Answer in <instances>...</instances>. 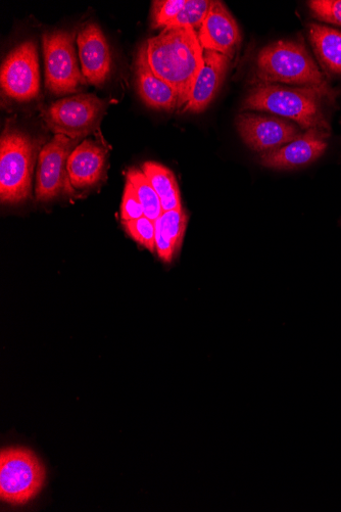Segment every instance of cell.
Returning a JSON list of instances; mask_svg holds the SVG:
<instances>
[{"label": "cell", "mask_w": 341, "mask_h": 512, "mask_svg": "<svg viewBox=\"0 0 341 512\" xmlns=\"http://www.w3.org/2000/svg\"><path fill=\"white\" fill-rule=\"evenodd\" d=\"M143 216V208L134 186L127 180L121 205V219L122 221H129Z\"/></svg>", "instance_id": "d4e9b609"}, {"label": "cell", "mask_w": 341, "mask_h": 512, "mask_svg": "<svg viewBox=\"0 0 341 512\" xmlns=\"http://www.w3.org/2000/svg\"><path fill=\"white\" fill-rule=\"evenodd\" d=\"M74 39V33L63 30L42 37L45 86L58 97L71 95L87 83L79 69Z\"/></svg>", "instance_id": "8992f818"}, {"label": "cell", "mask_w": 341, "mask_h": 512, "mask_svg": "<svg viewBox=\"0 0 341 512\" xmlns=\"http://www.w3.org/2000/svg\"><path fill=\"white\" fill-rule=\"evenodd\" d=\"M106 107V102L96 96L78 95L52 104L42 117L56 135L79 139L99 128Z\"/></svg>", "instance_id": "52a82bcc"}, {"label": "cell", "mask_w": 341, "mask_h": 512, "mask_svg": "<svg viewBox=\"0 0 341 512\" xmlns=\"http://www.w3.org/2000/svg\"><path fill=\"white\" fill-rule=\"evenodd\" d=\"M81 71L87 83L103 85L112 72V54L107 38L94 23L87 24L77 35Z\"/></svg>", "instance_id": "8fae6325"}, {"label": "cell", "mask_w": 341, "mask_h": 512, "mask_svg": "<svg viewBox=\"0 0 341 512\" xmlns=\"http://www.w3.org/2000/svg\"><path fill=\"white\" fill-rule=\"evenodd\" d=\"M186 0H156L153 3L152 23L155 28H166L181 12Z\"/></svg>", "instance_id": "603a6c76"}, {"label": "cell", "mask_w": 341, "mask_h": 512, "mask_svg": "<svg viewBox=\"0 0 341 512\" xmlns=\"http://www.w3.org/2000/svg\"><path fill=\"white\" fill-rule=\"evenodd\" d=\"M135 75L138 95L146 106L164 111L179 109L176 91L152 70L144 44L138 51Z\"/></svg>", "instance_id": "9a60e30c"}, {"label": "cell", "mask_w": 341, "mask_h": 512, "mask_svg": "<svg viewBox=\"0 0 341 512\" xmlns=\"http://www.w3.org/2000/svg\"><path fill=\"white\" fill-rule=\"evenodd\" d=\"M141 170L158 194L164 212L182 209L179 186L170 169L156 162H146Z\"/></svg>", "instance_id": "d6986e66"}, {"label": "cell", "mask_w": 341, "mask_h": 512, "mask_svg": "<svg viewBox=\"0 0 341 512\" xmlns=\"http://www.w3.org/2000/svg\"><path fill=\"white\" fill-rule=\"evenodd\" d=\"M256 75L261 83L312 88L323 99L333 101L335 98L334 90L303 42L279 40L265 46L256 60Z\"/></svg>", "instance_id": "7a4b0ae2"}, {"label": "cell", "mask_w": 341, "mask_h": 512, "mask_svg": "<svg viewBox=\"0 0 341 512\" xmlns=\"http://www.w3.org/2000/svg\"><path fill=\"white\" fill-rule=\"evenodd\" d=\"M205 51L232 59L241 42L239 27L222 2H212L209 14L198 32Z\"/></svg>", "instance_id": "4fadbf2b"}, {"label": "cell", "mask_w": 341, "mask_h": 512, "mask_svg": "<svg viewBox=\"0 0 341 512\" xmlns=\"http://www.w3.org/2000/svg\"><path fill=\"white\" fill-rule=\"evenodd\" d=\"M186 226L183 209L165 211L156 220V252L162 261L170 263L180 250Z\"/></svg>", "instance_id": "e0dca14e"}, {"label": "cell", "mask_w": 341, "mask_h": 512, "mask_svg": "<svg viewBox=\"0 0 341 512\" xmlns=\"http://www.w3.org/2000/svg\"><path fill=\"white\" fill-rule=\"evenodd\" d=\"M40 142L13 126L0 139V199L19 204L29 199L33 170Z\"/></svg>", "instance_id": "277c9868"}, {"label": "cell", "mask_w": 341, "mask_h": 512, "mask_svg": "<svg viewBox=\"0 0 341 512\" xmlns=\"http://www.w3.org/2000/svg\"><path fill=\"white\" fill-rule=\"evenodd\" d=\"M144 45L152 70L176 91L179 109L184 108L204 65L198 32L191 28H165Z\"/></svg>", "instance_id": "6da1fadb"}, {"label": "cell", "mask_w": 341, "mask_h": 512, "mask_svg": "<svg viewBox=\"0 0 341 512\" xmlns=\"http://www.w3.org/2000/svg\"><path fill=\"white\" fill-rule=\"evenodd\" d=\"M231 59L204 50V65L192 86L184 112L202 113L211 105L225 80Z\"/></svg>", "instance_id": "5bb4252c"}, {"label": "cell", "mask_w": 341, "mask_h": 512, "mask_svg": "<svg viewBox=\"0 0 341 512\" xmlns=\"http://www.w3.org/2000/svg\"><path fill=\"white\" fill-rule=\"evenodd\" d=\"M322 99L312 88L259 83L250 90L242 109L272 113L295 121L306 131L315 129L329 134Z\"/></svg>", "instance_id": "3957f363"}, {"label": "cell", "mask_w": 341, "mask_h": 512, "mask_svg": "<svg viewBox=\"0 0 341 512\" xmlns=\"http://www.w3.org/2000/svg\"><path fill=\"white\" fill-rule=\"evenodd\" d=\"M46 471L36 454L24 447H10L0 454V498L12 506L33 500L44 487Z\"/></svg>", "instance_id": "5b68a950"}, {"label": "cell", "mask_w": 341, "mask_h": 512, "mask_svg": "<svg viewBox=\"0 0 341 512\" xmlns=\"http://www.w3.org/2000/svg\"><path fill=\"white\" fill-rule=\"evenodd\" d=\"M212 2L209 0H186L177 17L166 28H191L200 30L209 14Z\"/></svg>", "instance_id": "44dd1931"}, {"label": "cell", "mask_w": 341, "mask_h": 512, "mask_svg": "<svg viewBox=\"0 0 341 512\" xmlns=\"http://www.w3.org/2000/svg\"><path fill=\"white\" fill-rule=\"evenodd\" d=\"M236 129L251 150L270 153L295 141L302 131L285 120L243 113L236 118Z\"/></svg>", "instance_id": "30bf717a"}, {"label": "cell", "mask_w": 341, "mask_h": 512, "mask_svg": "<svg viewBox=\"0 0 341 512\" xmlns=\"http://www.w3.org/2000/svg\"><path fill=\"white\" fill-rule=\"evenodd\" d=\"M78 142L79 139L58 134L41 149L35 188L37 201H52L73 191L67 164Z\"/></svg>", "instance_id": "ba28073f"}, {"label": "cell", "mask_w": 341, "mask_h": 512, "mask_svg": "<svg viewBox=\"0 0 341 512\" xmlns=\"http://www.w3.org/2000/svg\"><path fill=\"white\" fill-rule=\"evenodd\" d=\"M309 39L324 70L330 74L341 75V31L311 24Z\"/></svg>", "instance_id": "ac0fdd59"}, {"label": "cell", "mask_w": 341, "mask_h": 512, "mask_svg": "<svg viewBox=\"0 0 341 512\" xmlns=\"http://www.w3.org/2000/svg\"><path fill=\"white\" fill-rule=\"evenodd\" d=\"M127 180L132 183L142 205L144 216L156 221L164 213L161 200L142 170L131 168Z\"/></svg>", "instance_id": "ffe728a7"}, {"label": "cell", "mask_w": 341, "mask_h": 512, "mask_svg": "<svg viewBox=\"0 0 341 512\" xmlns=\"http://www.w3.org/2000/svg\"><path fill=\"white\" fill-rule=\"evenodd\" d=\"M328 133L311 129L282 148L263 154L261 164L274 170H295L311 165L327 150Z\"/></svg>", "instance_id": "7c38bea8"}, {"label": "cell", "mask_w": 341, "mask_h": 512, "mask_svg": "<svg viewBox=\"0 0 341 512\" xmlns=\"http://www.w3.org/2000/svg\"><path fill=\"white\" fill-rule=\"evenodd\" d=\"M107 151L99 143L84 141L69 157L67 170L75 189H87L104 177Z\"/></svg>", "instance_id": "2e32d148"}, {"label": "cell", "mask_w": 341, "mask_h": 512, "mask_svg": "<svg viewBox=\"0 0 341 512\" xmlns=\"http://www.w3.org/2000/svg\"><path fill=\"white\" fill-rule=\"evenodd\" d=\"M122 224L133 241L152 253L156 252V221L143 216L135 220L122 221Z\"/></svg>", "instance_id": "7402d4cb"}, {"label": "cell", "mask_w": 341, "mask_h": 512, "mask_svg": "<svg viewBox=\"0 0 341 512\" xmlns=\"http://www.w3.org/2000/svg\"><path fill=\"white\" fill-rule=\"evenodd\" d=\"M308 7L316 19L341 26V0H311Z\"/></svg>", "instance_id": "cb8c5ba5"}, {"label": "cell", "mask_w": 341, "mask_h": 512, "mask_svg": "<svg viewBox=\"0 0 341 512\" xmlns=\"http://www.w3.org/2000/svg\"><path fill=\"white\" fill-rule=\"evenodd\" d=\"M0 82L5 95L17 102H30L38 97L40 70L34 41L22 42L6 58L0 72Z\"/></svg>", "instance_id": "9c48e42d"}]
</instances>
